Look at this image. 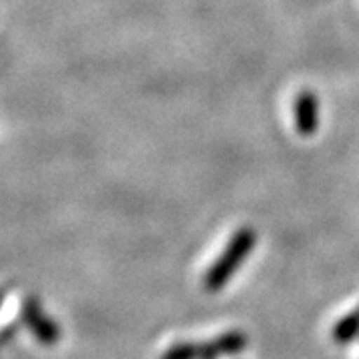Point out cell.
Returning a JSON list of instances; mask_svg holds the SVG:
<instances>
[{
  "instance_id": "obj_1",
  "label": "cell",
  "mask_w": 359,
  "mask_h": 359,
  "mask_svg": "<svg viewBox=\"0 0 359 359\" xmlns=\"http://www.w3.org/2000/svg\"><path fill=\"white\" fill-rule=\"evenodd\" d=\"M254 244H256V233H254L252 228H242V230L238 231L233 236V240L228 244V248H226V252L216 262V266L208 271V276H205V287L210 292L219 290L224 283L230 280L231 273L240 268L242 259L252 252Z\"/></svg>"
},
{
  "instance_id": "obj_2",
  "label": "cell",
  "mask_w": 359,
  "mask_h": 359,
  "mask_svg": "<svg viewBox=\"0 0 359 359\" xmlns=\"http://www.w3.org/2000/svg\"><path fill=\"white\" fill-rule=\"evenodd\" d=\"M295 128L302 136H309L318 130L320 124V104L313 92H302L294 104Z\"/></svg>"
}]
</instances>
